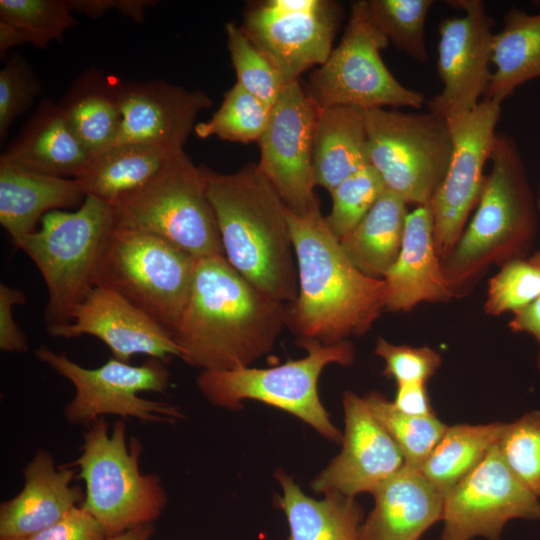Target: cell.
I'll list each match as a JSON object with an SVG mask.
<instances>
[{
    "label": "cell",
    "instance_id": "obj_18",
    "mask_svg": "<svg viewBox=\"0 0 540 540\" xmlns=\"http://www.w3.org/2000/svg\"><path fill=\"white\" fill-rule=\"evenodd\" d=\"M47 331L58 338L94 336L108 346L115 359L125 363L136 354L162 362L181 356L170 331L118 292L102 286L89 292L70 323L47 326Z\"/></svg>",
    "mask_w": 540,
    "mask_h": 540
},
{
    "label": "cell",
    "instance_id": "obj_3",
    "mask_svg": "<svg viewBox=\"0 0 540 540\" xmlns=\"http://www.w3.org/2000/svg\"><path fill=\"white\" fill-rule=\"evenodd\" d=\"M202 170L229 264L266 295L294 301L298 273L287 207L273 185L254 163L230 174Z\"/></svg>",
    "mask_w": 540,
    "mask_h": 540
},
{
    "label": "cell",
    "instance_id": "obj_29",
    "mask_svg": "<svg viewBox=\"0 0 540 540\" xmlns=\"http://www.w3.org/2000/svg\"><path fill=\"white\" fill-rule=\"evenodd\" d=\"M276 478L282 489L279 505L289 525L288 540H363V512L354 497L330 493L316 500L286 473L277 471Z\"/></svg>",
    "mask_w": 540,
    "mask_h": 540
},
{
    "label": "cell",
    "instance_id": "obj_27",
    "mask_svg": "<svg viewBox=\"0 0 540 540\" xmlns=\"http://www.w3.org/2000/svg\"><path fill=\"white\" fill-rule=\"evenodd\" d=\"M181 151L148 144H116L91 156L75 180L85 196L112 205L148 183Z\"/></svg>",
    "mask_w": 540,
    "mask_h": 540
},
{
    "label": "cell",
    "instance_id": "obj_17",
    "mask_svg": "<svg viewBox=\"0 0 540 540\" xmlns=\"http://www.w3.org/2000/svg\"><path fill=\"white\" fill-rule=\"evenodd\" d=\"M447 4L464 14L439 23L437 72L443 87L426 106L429 112L453 121L471 112L489 85L495 22L481 0Z\"/></svg>",
    "mask_w": 540,
    "mask_h": 540
},
{
    "label": "cell",
    "instance_id": "obj_47",
    "mask_svg": "<svg viewBox=\"0 0 540 540\" xmlns=\"http://www.w3.org/2000/svg\"><path fill=\"white\" fill-rule=\"evenodd\" d=\"M508 326L513 332H527L536 339L539 345L537 366L540 369V297L526 308L514 312Z\"/></svg>",
    "mask_w": 540,
    "mask_h": 540
},
{
    "label": "cell",
    "instance_id": "obj_48",
    "mask_svg": "<svg viewBox=\"0 0 540 540\" xmlns=\"http://www.w3.org/2000/svg\"><path fill=\"white\" fill-rule=\"evenodd\" d=\"M153 532L154 525L149 523L134 527L116 536L106 537L103 540H150Z\"/></svg>",
    "mask_w": 540,
    "mask_h": 540
},
{
    "label": "cell",
    "instance_id": "obj_25",
    "mask_svg": "<svg viewBox=\"0 0 540 540\" xmlns=\"http://www.w3.org/2000/svg\"><path fill=\"white\" fill-rule=\"evenodd\" d=\"M83 197L75 179L33 173L0 162V223L13 243L35 232L47 213L78 205Z\"/></svg>",
    "mask_w": 540,
    "mask_h": 540
},
{
    "label": "cell",
    "instance_id": "obj_40",
    "mask_svg": "<svg viewBox=\"0 0 540 540\" xmlns=\"http://www.w3.org/2000/svg\"><path fill=\"white\" fill-rule=\"evenodd\" d=\"M540 297V268L529 259L518 258L501 265L489 280L484 310L498 316L516 312Z\"/></svg>",
    "mask_w": 540,
    "mask_h": 540
},
{
    "label": "cell",
    "instance_id": "obj_38",
    "mask_svg": "<svg viewBox=\"0 0 540 540\" xmlns=\"http://www.w3.org/2000/svg\"><path fill=\"white\" fill-rule=\"evenodd\" d=\"M497 448L506 465L537 498L540 497V410L504 425Z\"/></svg>",
    "mask_w": 540,
    "mask_h": 540
},
{
    "label": "cell",
    "instance_id": "obj_45",
    "mask_svg": "<svg viewBox=\"0 0 540 540\" xmlns=\"http://www.w3.org/2000/svg\"><path fill=\"white\" fill-rule=\"evenodd\" d=\"M72 11L84 14L90 18H98L110 9L118 11L121 15L141 23L145 11L157 4L154 0H69Z\"/></svg>",
    "mask_w": 540,
    "mask_h": 540
},
{
    "label": "cell",
    "instance_id": "obj_11",
    "mask_svg": "<svg viewBox=\"0 0 540 540\" xmlns=\"http://www.w3.org/2000/svg\"><path fill=\"white\" fill-rule=\"evenodd\" d=\"M388 44L368 13L366 0L354 2L341 41L311 74L306 92L321 109L422 108L425 95L402 85L383 62L380 52Z\"/></svg>",
    "mask_w": 540,
    "mask_h": 540
},
{
    "label": "cell",
    "instance_id": "obj_13",
    "mask_svg": "<svg viewBox=\"0 0 540 540\" xmlns=\"http://www.w3.org/2000/svg\"><path fill=\"white\" fill-rule=\"evenodd\" d=\"M340 6L326 0H267L252 5L240 26L286 84L328 59Z\"/></svg>",
    "mask_w": 540,
    "mask_h": 540
},
{
    "label": "cell",
    "instance_id": "obj_9",
    "mask_svg": "<svg viewBox=\"0 0 540 540\" xmlns=\"http://www.w3.org/2000/svg\"><path fill=\"white\" fill-rule=\"evenodd\" d=\"M196 259L160 236L113 227L95 286L118 292L173 335L189 298Z\"/></svg>",
    "mask_w": 540,
    "mask_h": 540
},
{
    "label": "cell",
    "instance_id": "obj_6",
    "mask_svg": "<svg viewBox=\"0 0 540 540\" xmlns=\"http://www.w3.org/2000/svg\"><path fill=\"white\" fill-rule=\"evenodd\" d=\"M80 456L69 466H78L85 483L81 507L103 526L107 537L153 523L161 515L166 492L156 474L139 468L141 444H127L126 424L118 420L111 433L101 417L83 435Z\"/></svg>",
    "mask_w": 540,
    "mask_h": 540
},
{
    "label": "cell",
    "instance_id": "obj_36",
    "mask_svg": "<svg viewBox=\"0 0 540 540\" xmlns=\"http://www.w3.org/2000/svg\"><path fill=\"white\" fill-rule=\"evenodd\" d=\"M433 3L432 0H366L372 21L388 41L421 63L428 60L425 24Z\"/></svg>",
    "mask_w": 540,
    "mask_h": 540
},
{
    "label": "cell",
    "instance_id": "obj_8",
    "mask_svg": "<svg viewBox=\"0 0 540 540\" xmlns=\"http://www.w3.org/2000/svg\"><path fill=\"white\" fill-rule=\"evenodd\" d=\"M111 207L114 228L160 236L195 258L224 256L202 166H196L184 150Z\"/></svg>",
    "mask_w": 540,
    "mask_h": 540
},
{
    "label": "cell",
    "instance_id": "obj_39",
    "mask_svg": "<svg viewBox=\"0 0 540 540\" xmlns=\"http://www.w3.org/2000/svg\"><path fill=\"white\" fill-rule=\"evenodd\" d=\"M386 190L385 184L371 165H367L346 178L330 194L332 207L325 216L331 232L342 238L369 212Z\"/></svg>",
    "mask_w": 540,
    "mask_h": 540
},
{
    "label": "cell",
    "instance_id": "obj_41",
    "mask_svg": "<svg viewBox=\"0 0 540 540\" xmlns=\"http://www.w3.org/2000/svg\"><path fill=\"white\" fill-rule=\"evenodd\" d=\"M41 83L29 63L13 56L0 71V139L5 140L14 120L30 109Z\"/></svg>",
    "mask_w": 540,
    "mask_h": 540
},
{
    "label": "cell",
    "instance_id": "obj_14",
    "mask_svg": "<svg viewBox=\"0 0 540 540\" xmlns=\"http://www.w3.org/2000/svg\"><path fill=\"white\" fill-rule=\"evenodd\" d=\"M501 104L483 98L469 113L447 121L452 135V154L443 181L429 207L433 216L437 254L444 261L459 241L476 207L496 139Z\"/></svg>",
    "mask_w": 540,
    "mask_h": 540
},
{
    "label": "cell",
    "instance_id": "obj_24",
    "mask_svg": "<svg viewBox=\"0 0 540 540\" xmlns=\"http://www.w3.org/2000/svg\"><path fill=\"white\" fill-rule=\"evenodd\" d=\"M89 159L60 105L46 99L1 155L0 162L33 173L75 179Z\"/></svg>",
    "mask_w": 540,
    "mask_h": 540
},
{
    "label": "cell",
    "instance_id": "obj_1",
    "mask_svg": "<svg viewBox=\"0 0 540 540\" xmlns=\"http://www.w3.org/2000/svg\"><path fill=\"white\" fill-rule=\"evenodd\" d=\"M286 316L285 303L254 287L225 256L197 258L173 338L180 358L201 371L249 367L272 350Z\"/></svg>",
    "mask_w": 540,
    "mask_h": 540
},
{
    "label": "cell",
    "instance_id": "obj_34",
    "mask_svg": "<svg viewBox=\"0 0 540 540\" xmlns=\"http://www.w3.org/2000/svg\"><path fill=\"white\" fill-rule=\"evenodd\" d=\"M366 405L400 449L405 464L420 469L447 425L436 416L416 417L398 411L378 392L363 397Z\"/></svg>",
    "mask_w": 540,
    "mask_h": 540
},
{
    "label": "cell",
    "instance_id": "obj_21",
    "mask_svg": "<svg viewBox=\"0 0 540 540\" xmlns=\"http://www.w3.org/2000/svg\"><path fill=\"white\" fill-rule=\"evenodd\" d=\"M24 486L0 505V540H23L51 526L75 507L84 495L71 485L75 470L57 469L53 456L40 449L23 469Z\"/></svg>",
    "mask_w": 540,
    "mask_h": 540
},
{
    "label": "cell",
    "instance_id": "obj_32",
    "mask_svg": "<svg viewBox=\"0 0 540 540\" xmlns=\"http://www.w3.org/2000/svg\"><path fill=\"white\" fill-rule=\"evenodd\" d=\"M505 423L447 426L420 471L444 496L498 442Z\"/></svg>",
    "mask_w": 540,
    "mask_h": 540
},
{
    "label": "cell",
    "instance_id": "obj_33",
    "mask_svg": "<svg viewBox=\"0 0 540 540\" xmlns=\"http://www.w3.org/2000/svg\"><path fill=\"white\" fill-rule=\"evenodd\" d=\"M69 0H0V54L30 43L46 48L62 42L66 30L77 24Z\"/></svg>",
    "mask_w": 540,
    "mask_h": 540
},
{
    "label": "cell",
    "instance_id": "obj_19",
    "mask_svg": "<svg viewBox=\"0 0 540 540\" xmlns=\"http://www.w3.org/2000/svg\"><path fill=\"white\" fill-rule=\"evenodd\" d=\"M345 432L342 450L314 479L313 490L349 497L374 493L405 464V459L363 398L347 391L343 396Z\"/></svg>",
    "mask_w": 540,
    "mask_h": 540
},
{
    "label": "cell",
    "instance_id": "obj_35",
    "mask_svg": "<svg viewBox=\"0 0 540 540\" xmlns=\"http://www.w3.org/2000/svg\"><path fill=\"white\" fill-rule=\"evenodd\" d=\"M271 107L235 83L225 94L212 117L195 125V134L202 139L216 136L225 141L258 142Z\"/></svg>",
    "mask_w": 540,
    "mask_h": 540
},
{
    "label": "cell",
    "instance_id": "obj_15",
    "mask_svg": "<svg viewBox=\"0 0 540 540\" xmlns=\"http://www.w3.org/2000/svg\"><path fill=\"white\" fill-rule=\"evenodd\" d=\"M320 108L301 87L288 83L271 107L258 140L261 172L286 207L305 214L320 205L314 192L313 146Z\"/></svg>",
    "mask_w": 540,
    "mask_h": 540
},
{
    "label": "cell",
    "instance_id": "obj_4",
    "mask_svg": "<svg viewBox=\"0 0 540 540\" xmlns=\"http://www.w3.org/2000/svg\"><path fill=\"white\" fill-rule=\"evenodd\" d=\"M476 210L442 261L454 296H463L494 264L525 258L536 237L538 207L518 146L498 133Z\"/></svg>",
    "mask_w": 540,
    "mask_h": 540
},
{
    "label": "cell",
    "instance_id": "obj_46",
    "mask_svg": "<svg viewBox=\"0 0 540 540\" xmlns=\"http://www.w3.org/2000/svg\"><path fill=\"white\" fill-rule=\"evenodd\" d=\"M425 384L420 382L397 384L395 398L392 401L394 407L410 416H436Z\"/></svg>",
    "mask_w": 540,
    "mask_h": 540
},
{
    "label": "cell",
    "instance_id": "obj_31",
    "mask_svg": "<svg viewBox=\"0 0 540 540\" xmlns=\"http://www.w3.org/2000/svg\"><path fill=\"white\" fill-rule=\"evenodd\" d=\"M408 213L407 203L386 189L365 217L339 239L359 271L371 278L384 277L400 253Z\"/></svg>",
    "mask_w": 540,
    "mask_h": 540
},
{
    "label": "cell",
    "instance_id": "obj_7",
    "mask_svg": "<svg viewBox=\"0 0 540 540\" xmlns=\"http://www.w3.org/2000/svg\"><path fill=\"white\" fill-rule=\"evenodd\" d=\"M299 346L306 351L304 357L276 367L201 371L197 387L216 407L239 409L244 400L261 401L298 417L326 439L340 442L343 435L320 400L318 380L329 364H352L355 348L349 341L299 340Z\"/></svg>",
    "mask_w": 540,
    "mask_h": 540
},
{
    "label": "cell",
    "instance_id": "obj_5",
    "mask_svg": "<svg viewBox=\"0 0 540 540\" xmlns=\"http://www.w3.org/2000/svg\"><path fill=\"white\" fill-rule=\"evenodd\" d=\"M112 228L111 205L85 196L76 211L47 213L39 229L13 243L34 262L46 283L47 326L70 323L95 287L103 245Z\"/></svg>",
    "mask_w": 540,
    "mask_h": 540
},
{
    "label": "cell",
    "instance_id": "obj_26",
    "mask_svg": "<svg viewBox=\"0 0 540 540\" xmlns=\"http://www.w3.org/2000/svg\"><path fill=\"white\" fill-rule=\"evenodd\" d=\"M367 165L370 161L364 110L354 106L320 108L313 146L315 185L331 192Z\"/></svg>",
    "mask_w": 540,
    "mask_h": 540
},
{
    "label": "cell",
    "instance_id": "obj_44",
    "mask_svg": "<svg viewBox=\"0 0 540 540\" xmlns=\"http://www.w3.org/2000/svg\"><path fill=\"white\" fill-rule=\"evenodd\" d=\"M23 291L0 284V349L9 353L27 351L28 342L13 315L14 306L25 304Z\"/></svg>",
    "mask_w": 540,
    "mask_h": 540
},
{
    "label": "cell",
    "instance_id": "obj_12",
    "mask_svg": "<svg viewBox=\"0 0 540 540\" xmlns=\"http://www.w3.org/2000/svg\"><path fill=\"white\" fill-rule=\"evenodd\" d=\"M35 355L74 386L75 395L64 407V416L71 424L89 427L104 415L164 423L182 418L177 406L138 395L167 391L169 372L161 360L150 358L142 365L133 366L113 357L89 369L46 345L40 346Z\"/></svg>",
    "mask_w": 540,
    "mask_h": 540
},
{
    "label": "cell",
    "instance_id": "obj_10",
    "mask_svg": "<svg viewBox=\"0 0 540 540\" xmlns=\"http://www.w3.org/2000/svg\"><path fill=\"white\" fill-rule=\"evenodd\" d=\"M370 165L407 204L429 206L452 154L446 119L432 112L364 110Z\"/></svg>",
    "mask_w": 540,
    "mask_h": 540
},
{
    "label": "cell",
    "instance_id": "obj_50",
    "mask_svg": "<svg viewBox=\"0 0 540 540\" xmlns=\"http://www.w3.org/2000/svg\"><path fill=\"white\" fill-rule=\"evenodd\" d=\"M536 202H537L538 211L540 212V186H539V191L536 197Z\"/></svg>",
    "mask_w": 540,
    "mask_h": 540
},
{
    "label": "cell",
    "instance_id": "obj_49",
    "mask_svg": "<svg viewBox=\"0 0 540 540\" xmlns=\"http://www.w3.org/2000/svg\"><path fill=\"white\" fill-rule=\"evenodd\" d=\"M534 265L540 268V252L535 253L530 258H528Z\"/></svg>",
    "mask_w": 540,
    "mask_h": 540
},
{
    "label": "cell",
    "instance_id": "obj_37",
    "mask_svg": "<svg viewBox=\"0 0 540 540\" xmlns=\"http://www.w3.org/2000/svg\"><path fill=\"white\" fill-rule=\"evenodd\" d=\"M225 32L236 83L272 107L285 86L282 76L240 26L228 22Z\"/></svg>",
    "mask_w": 540,
    "mask_h": 540
},
{
    "label": "cell",
    "instance_id": "obj_2",
    "mask_svg": "<svg viewBox=\"0 0 540 540\" xmlns=\"http://www.w3.org/2000/svg\"><path fill=\"white\" fill-rule=\"evenodd\" d=\"M294 247L298 293L287 305L286 326L299 340L335 344L365 334L386 309L383 278L359 271L321 214L287 208Z\"/></svg>",
    "mask_w": 540,
    "mask_h": 540
},
{
    "label": "cell",
    "instance_id": "obj_22",
    "mask_svg": "<svg viewBox=\"0 0 540 540\" xmlns=\"http://www.w3.org/2000/svg\"><path fill=\"white\" fill-rule=\"evenodd\" d=\"M383 279L388 311L407 312L422 302H448L455 297L435 248L429 206L408 213L400 253Z\"/></svg>",
    "mask_w": 540,
    "mask_h": 540
},
{
    "label": "cell",
    "instance_id": "obj_23",
    "mask_svg": "<svg viewBox=\"0 0 540 540\" xmlns=\"http://www.w3.org/2000/svg\"><path fill=\"white\" fill-rule=\"evenodd\" d=\"M375 505L361 526L363 540H418L442 520L444 494L407 464L373 493Z\"/></svg>",
    "mask_w": 540,
    "mask_h": 540
},
{
    "label": "cell",
    "instance_id": "obj_42",
    "mask_svg": "<svg viewBox=\"0 0 540 540\" xmlns=\"http://www.w3.org/2000/svg\"><path fill=\"white\" fill-rule=\"evenodd\" d=\"M374 353L385 361L383 374L397 384L426 383L441 365V356L429 347L394 345L383 337L376 341Z\"/></svg>",
    "mask_w": 540,
    "mask_h": 540
},
{
    "label": "cell",
    "instance_id": "obj_43",
    "mask_svg": "<svg viewBox=\"0 0 540 540\" xmlns=\"http://www.w3.org/2000/svg\"><path fill=\"white\" fill-rule=\"evenodd\" d=\"M106 537L101 523L78 506L56 523L23 540H103Z\"/></svg>",
    "mask_w": 540,
    "mask_h": 540
},
{
    "label": "cell",
    "instance_id": "obj_30",
    "mask_svg": "<svg viewBox=\"0 0 540 540\" xmlns=\"http://www.w3.org/2000/svg\"><path fill=\"white\" fill-rule=\"evenodd\" d=\"M492 71L483 98L502 103L514 91L540 78V12L512 6L492 39Z\"/></svg>",
    "mask_w": 540,
    "mask_h": 540
},
{
    "label": "cell",
    "instance_id": "obj_20",
    "mask_svg": "<svg viewBox=\"0 0 540 540\" xmlns=\"http://www.w3.org/2000/svg\"><path fill=\"white\" fill-rule=\"evenodd\" d=\"M211 106V98L202 90H187L164 80L121 82V125L114 145L138 143L182 150L199 113Z\"/></svg>",
    "mask_w": 540,
    "mask_h": 540
},
{
    "label": "cell",
    "instance_id": "obj_28",
    "mask_svg": "<svg viewBox=\"0 0 540 540\" xmlns=\"http://www.w3.org/2000/svg\"><path fill=\"white\" fill-rule=\"evenodd\" d=\"M121 82L95 68L89 69L76 79L59 103L90 157L116 142L121 125Z\"/></svg>",
    "mask_w": 540,
    "mask_h": 540
},
{
    "label": "cell",
    "instance_id": "obj_16",
    "mask_svg": "<svg viewBox=\"0 0 540 540\" xmlns=\"http://www.w3.org/2000/svg\"><path fill=\"white\" fill-rule=\"evenodd\" d=\"M540 521V502L512 473L497 443L444 497L438 540H500L506 523Z\"/></svg>",
    "mask_w": 540,
    "mask_h": 540
}]
</instances>
